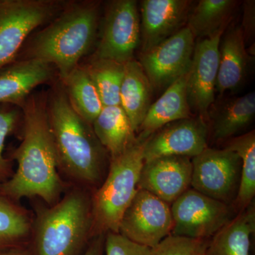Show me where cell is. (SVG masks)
<instances>
[{
  "label": "cell",
  "instance_id": "31",
  "mask_svg": "<svg viewBox=\"0 0 255 255\" xmlns=\"http://www.w3.org/2000/svg\"><path fill=\"white\" fill-rule=\"evenodd\" d=\"M255 25V1L248 0L244 3L243 29L245 41L254 36Z\"/></svg>",
  "mask_w": 255,
  "mask_h": 255
},
{
  "label": "cell",
  "instance_id": "5",
  "mask_svg": "<svg viewBox=\"0 0 255 255\" xmlns=\"http://www.w3.org/2000/svg\"><path fill=\"white\" fill-rule=\"evenodd\" d=\"M143 164V142L137 140L122 154L110 158L105 180L92 194L93 238L119 233L124 213L138 190Z\"/></svg>",
  "mask_w": 255,
  "mask_h": 255
},
{
  "label": "cell",
  "instance_id": "4",
  "mask_svg": "<svg viewBox=\"0 0 255 255\" xmlns=\"http://www.w3.org/2000/svg\"><path fill=\"white\" fill-rule=\"evenodd\" d=\"M92 191L70 186L53 206L34 203L32 255H82L92 235Z\"/></svg>",
  "mask_w": 255,
  "mask_h": 255
},
{
  "label": "cell",
  "instance_id": "22",
  "mask_svg": "<svg viewBox=\"0 0 255 255\" xmlns=\"http://www.w3.org/2000/svg\"><path fill=\"white\" fill-rule=\"evenodd\" d=\"M32 223L33 214L0 191V251L28 246Z\"/></svg>",
  "mask_w": 255,
  "mask_h": 255
},
{
  "label": "cell",
  "instance_id": "3",
  "mask_svg": "<svg viewBox=\"0 0 255 255\" xmlns=\"http://www.w3.org/2000/svg\"><path fill=\"white\" fill-rule=\"evenodd\" d=\"M101 20L98 1H66L63 9L23 45L16 60L46 62L63 80L95 44Z\"/></svg>",
  "mask_w": 255,
  "mask_h": 255
},
{
  "label": "cell",
  "instance_id": "33",
  "mask_svg": "<svg viewBox=\"0 0 255 255\" xmlns=\"http://www.w3.org/2000/svg\"><path fill=\"white\" fill-rule=\"evenodd\" d=\"M0 255H32L29 247L20 246L0 251Z\"/></svg>",
  "mask_w": 255,
  "mask_h": 255
},
{
  "label": "cell",
  "instance_id": "13",
  "mask_svg": "<svg viewBox=\"0 0 255 255\" xmlns=\"http://www.w3.org/2000/svg\"><path fill=\"white\" fill-rule=\"evenodd\" d=\"M224 30L203 38L194 47L187 73V93L190 109L207 115L214 102L219 68V44Z\"/></svg>",
  "mask_w": 255,
  "mask_h": 255
},
{
  "label": "cell",
  "instance_id": "7",
  "mask_svg": "<svg viewBox=\"0 0 255 255\" xmlns=\"http://www.w3.org/2000/svg\"><path fill=\"white\" fill-rule=\"evenodd\" d=\"M100 21V39L92 58L125 64L133 59L140 42V19L135 0H113Z\"/></svg>",
  "mask_w": 255,
  "mask_h": 255
},
{
  "label": "cell",
  "instance_id": "10",
  "mask_svg": "<svg viewBox=\"0 0 255 255\" xmlns=\"http://www.w3.org/2000/svg\"><path fill=\"white\" fill-rule=\"evenodd\" d=\"M172 211L167 203L138 189L126 210L119 233L133 243L152 248L171 235Z\"/></svg>",
  "mask_w": 255,
  "mask_h": 255
},
{
  "label": "cell",
  "instance_id": "28",
  "mask_svg": "<svg viewBox=\"0 0 255 255\" xmlns=\"http://www.w3.org/2000/svg\"><path fill=\"white\" fill-rule=\"evenodd\" d=\"M22 110L10 105H0V184L9 180L14 174L11 159L3 155L5 140L11 134L20 132Z\"/></svg>",
  "mask_w": 255,
  "mask_h": 255
},
{
  "label": "cell",
  "instance_id": "27",
  "mask_svg": "<svg viewBox=\"0 0 255 255\" xmlns=\"http://www.w3.org/2000/svg\"><path fill=\"white\" fill-rule=\"evenodd\" d=\"M226 148L236 152L241 158V182L236 202L243 211L254 201L255 195V130L233 137Z\"/></svg>",
  "mask_w": 255,
  "mask_h": 255
},
{
  "label": "cell",
  "instance_id": "25",
  "mask_svg": "<svg viewBox=\"0 0 255 255\" xmlns=\"http://www.w3.org/2000/svg\"><path fill=\"white\" fill-rule=\"evenodd\" d=\"M236 4L234 0H200L189 13L187 26L195 38L212 36L224 30Z\"/></svg>",
  "mask_w": 255,
  "mask_h": 255
},
{
  "label": "cell",
  "instance_id": "24",
  "mask_svg": "<svg viewBox=\"0 0 255 255\" xmlns=\"http://www.w3.org/2000/svg\"><path fill=\"white\" fill-rule=\"evenodd\" d=\"M60 81L73 110L92 125L104 107L95 84L85 68L80 64Z\"/></svg>",
  "mask_w": 255,
  "mask_h": 255
},
{
  "label": "cell",
  "instance_id": "17",
  "mask_svg": "<svg viewBox=\"0 0 255 255\" xmlns=\"http://www.w3.org/2000/svg\"><path fill=\"white\" fill-rule=\"evenodd\" d=\"M187 82V74H186L169 85L158 100L150 105L137 130V140L144 142L152 133L167 124L191 118Z\"/></svg>",
  "mask_w": 255,
  "mask_h": 255
},
{
  "label": "cell",
  "instance_id": "26",
  "mask_svg": "<svg viewBox=\"0 0 255 255\" xmlns=\"http://www.w3.org/2000/svg\"><path fill=\"white\" fill-rule=\"evenodd\" d=\"M95 84L103 107L121 106L120 90L124 76V64L90 57L82 64Z\"/></svg>",
  "mask_w": 255,
  "mask_h": 255
},
{
  "label": "cell",
  "instance_id": "9",
  "mask_svg": "<svg viewBox=\"0 0 255 255\" xmlns=\"http://www.w3.org/2000/svg\"><path fill=\"white\" fill-rule=\"evenodd\" d=\"M191 186L194 190L228 204L237 196L241 161L227 148H209L193 157Z\"/></svg>",
  "mask_w": 255,
  "mask_h": 255
},
{
  "label": "cell",
  "instance_id": "19",
  "mask_svg": "<svg viewBox=\"0 0 255 255\" xmlns=\"http://www.w3.org/2000/svg\"><path fill=\"white\" fill-rule=\"evenodd\" d=\"M152 90L139 61L132 59L124 64V76L120 90L121 107L135 134L150 109Z\"/></svg>",
  "mask_w": 255,
  "mask_h": 255
},
{
  "label": "cell",
  "instance_id": "8",
  "mask_svg": "<svg viewBox=\"0 0 255 255\" xmlns=\"http://www.w3.org/2000/svg\"><path fill=\"white\" fill-rule=\"evenodd\" d=\"M171 235L206 240L231 221L228 204L189 189L172 203Z\"/></svg>",
  "mask_w": 255,
  "mask_h": 255
},
{
  "label": "cell",
  "instance_id": "2",
  "mask_svg": "<svg viewBox=\"0 0 255 255\" xmlns=\"http://www.w3.org/2000/svg\"><path fill=\"white\" fill-rule=\"evenodd\" d=\"M47 110L60 177L69 186L93 192L107 176L110 155L92 125L70 105L59 78L47 91Z\"/></svg>",
  "mask_w": 255,
  "mask_h": 255
},
{
  "label": "cell",
  "instance_id": "12",
  "mask_svg": "<svg viewBox=\"0 0 255 255\" xmlns=\"http://www.w3.org/2000/svg\"><path fill=\"white\" fill-rule=\"evenodd\" d=\"M207 125L201 117L172 122L143 142L144 162L164 156L196 157L207 147Z\"/></svg>",
  "mask_w": 255,
  "mask_h": 255
},
{
  "label": "cell",
  "instance_id": "1",
  "mask_svg": "<svg viewBox=\"0 0 255 255\" xmlns=\"http://www.w3.org/2000/svg\"><path fill=\"white\" fill-rule=\"evenodd\" d=\"M21 109V142L11 154L17 168L9 180L0 184V191L16 201L39 199L46 205H54L70 186L58 170L47 92H33Z\"/></svg>",
  "mask_w": 255,
  "mask_h": 255
},
{
  "label": "cell",
  "instance_id": "20",
  "mask_svg": "<svg viewBox=\"0 0 255 255\" xmlns=\"http://www.w3.org/2000/svg\"><path fill=\"white\" fill-rule=\"evenodd\" d=\"M255 231L253 201L213 236L204 255H250L251 238Z\"/></svg>",
  "mask_w": 255,
  "mask_h": 255
},
{
  "label": "cell",
  "instance_id": "6",
  "mask_svg": "<svg viewBox=\"0 0 255 255\" xmlns=\"http://www.w3.org/2000/svg\"><path fill=\"white\" fill-rule=\"evenodd\" d=\"M63 0H0V71L17 58L35 30L55 17Z\"/></svg>",
  "mask_w": 255,
  "mask_h": 255
},
{
  "label": "cell",
  "instance_id": "11",
  "mask_svg": "<svg viewBox=\"0 0 255 255\" xmlns=\"http://www.w3.org/2000/svg\"><path fill=\"white\" fill-rule=\"evenodd\" d=\"M195 45V36L185 26L157 46L140 53L139 63L152 90H166L188 73Z\"/></svg>",
  "mask_w": 255,
  "mask_h": 255
},
{
  "label": "cell",
  "instance_id": "16",
  "mask_svg": "<svg viewBox=\"0 0 255 255\" xmlns=\"http://www.w3.org/2000/svg\"><path fill=\"white\" fill-rule=\"evenodd\" d=\"M58 78L56 69L37 60H16L0 71V105L16 106L20 109L39 85Z\"/></svg>",
  "mask_w": 255,
  "mask_h": 255
},
{
  "label": "cell",
  "instance_id": "18",
  "mask_svg": "<svg viewBox=\"0 0 255 255\" xmlns=\"http://www.w3.org/2000/svg\"><path fill=\"white\" fill-rule=\"evenodd\" d=\"M248 64L243 29L241 26L231 28L220 41L216 91L223 95L241 86L246 78Z\"/></svg>",
  "mask_w": 255,
  "mask_h": 255
},
{
  "label": "cell",
  "instance_id": "32",
  "mask_svg": "<svg viewBox=\"0 0 255 255\" xmlns=\"http://www.w3.org/2000/svg\"><path fill=\"white\" fill-rule=\"evenodd\" d=\"M106 235H98L92 238L82 255H105Z\"/></svg>",
  "mask_w": 255,
  "mask_h": 255
},
{
  "label": "cell",
  "instance_id": "14",
  "mask_svg": "<svg viewBox=\"0 0 255 255\" xmlns=\"http://www.w3.org/2000/svg\"><path fill=\"white\" fill-rule=\"evenodd\" d=\"M192 162L185 156H164L144 162L137 187L173 203L189 189Z\"/></svg>",
  "mask_w": 255,
  "mask_h": 255
},
{
  "label": "cell",
  "instance_id": "21",
  "mask_svg": "<svg viewBox=\"0 0 255 255\" xmlns=\"http://www.w3.org/2000/svg\"><path fill=\"white\" fill-rule=\"evenodd\" d=\"M92 128L110 158L120 155L137 140L136 134L121 106L103 107Z\"/></svg>",
  "mask_w": 255,
  "mask_h": 255
},
{
  "label": "cell",
  "instance_id": "23",
  "mask_svg": "<svg viewBox=\"0 0 255 255\" xmlns=\"http://www.w3.org/2000/svg\"><path fill=\"white\" fill-rule=\"evenodd\" d=\"M255 114V92L226 101L211 117L214 138L225 140L234 136L251 124Z\"/></svg>",
  "mask_w": 255,
  "mask_h": 255
},
{
  "label": "cell",
  "instance_id": "15",
  "mask_svg": "<svg viewBox=\"0 0 255 255\" xmlns=\"http://www.w3.org/2000/svg\"><path fill=\"white\" fill-rule=\"evenodd\" d=\"M191 2L187 0L140 1L141 53H145L182 29L190 13Z\"/></svg>",
  "mask_w": 255,
  "mask_h": 255
},
{
  "label": "cell",
  "instance_id": "29",
  "mask_svg": "<svg viewBox=\"0 0 255 255\" xmlns=\"http://www.w3.org/2000/svg\"><path fill=\"white\" fill-rule=\"evenodd\" d=\"M208 243L206 240L169 235L151 248L150 255H204Z\"/></svg>",
  "mask_w": 255,
  "mask_h": 255
},
{
  "label": "cell",
  "instance_id": "30",
  "mask_svg": "<svg viewBox=\"0 0 255 255\" xmlns=\"http://www.w3.org/2000/svg\"><path fill=\"white\" fill-rule=\"evenodd\" d=\"M150 250L119 233H108L105 236V255H150Z\"/></svg>",
  "mask_w": 255,
  "mask_h": 255
}]
</instances>
